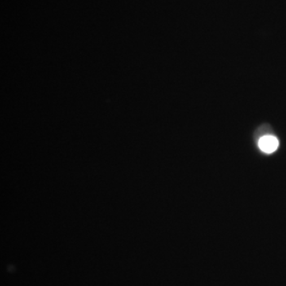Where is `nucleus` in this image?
<instances>
[{"instance_id": "obj_1", "label": "nucleus", "mask_w": 286, "mask_h": 286, "mask_svg": "<svg viewBox=\"0 0 286 286\" xmlns=\"http://www.w3.org/2000/svg\"><path fill=\"white\" fill-rule=\"evenodd\" d=\"M257 146L262 152L266 154H272L278 150L279 141L275 136L267 134L259 138Z\"/></svg>"}]
</instances>
